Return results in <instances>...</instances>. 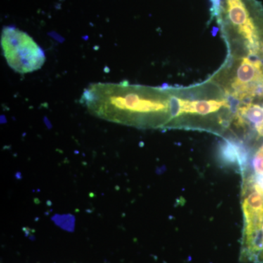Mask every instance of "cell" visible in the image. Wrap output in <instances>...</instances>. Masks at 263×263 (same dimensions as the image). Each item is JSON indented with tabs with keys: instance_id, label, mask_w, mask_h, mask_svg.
Here are the masks:
<instances>
[{
	"instance_id": "cell-1",
	"label": "cell",
	"mask_w": 263,
	"mask_h": 263,
	"mask_svg": "<svg viewBox=\"0 0 263 263\" xmlns=\"http://www.w3.org/2000/svg\"><path fill=\"white\" fill-rule=\"evenodd\" d=\"M1 46L8 65L18 73L40 70L46 62L42 48L27 33L15 27L3 29Z\"/></svg>"
},
{
	"instance_id": "cell-2",
	"label": "cell",
	"mask_w": 263,
	"mask_h": 263,
	"mask_svg": "<svg viewBox=\"0 0 263 263\" xmlns=\"http://www.w3.org/2000/svg\"><path fill=\"white\" fill-rule=\"evenodd\" d=\"M262 63L258 57L249 54L243 58L232 84V94L239 100L263 97Z\"/></svg>"
},
{
	"instance_id": "cell-3",
	"label": "cell",
	"mask_w": 263,
	"mask_h": 263,
	"mask_svg": "<svg viewBox=\"0 0 263 263\" xmlns=\"http://www.w3.org/2000/svg\"><path fill=\"white\" fill-rule=\"evenodd\" d=\"M226 3L228 18L237 27L238 32L247 40L249 51H257L261 44L257 27L243 0H226Z\"/></svg>"
},
{
	"instance_id": "cell-4",
	"label": "cell",
	"mask_w": 263,
	"mask_h": 263,
	"mask_svg": "<svg viewBox=\"0 0 263 263\" xmlns=\"http://www.w3.org/2000/svg\"><path fill=\"white\" fill-rule=\"evenodd\" d=\"M248 155L245 147L238 142L224 141L219 148L221 160L228 164H238L241 171L248 166Z\"/></svg>"
},
{
	"instance_id": "cell-5",
	"label": "cell",
	"mask_w": 263,
	"mask_h": 263,
	"mask_svg": "<svg viewBox=\"0 0 263 263\" xmlns=\"http://www.w3.org/2000/svg\"><path fill=\"white\" fill-rule=\"evenodd\" d=\"M235 121L240 127L249 126L256 129L263 124V108L259 105L247 104L238 109Z\"/></svg>"
},
{
	"instance_id": "cell-6",
	"label": "cell",
	"mask_w": 263,
	"mask_h": 263,
	"mask_svg": "<svg viewBox=\"0 0 263 263\" xmlns=\"http://www.w3.org/2000/svg\"><path fill=\"white\" fill-rule=\"evenodd\" d=\"M222 107L228 108L226 100H202V101H189L183 100V114H193L199 115H207L218 111Z\"/></svg>"
},
{
	"instance_id": "cell-7",
	"label": "cell",
	"mask_w": 263,
	"mask_h": 263,
	"mask_svg": "<svg viewBox=\"0 0 263 263\" xmlns=\"http://www.w3.org/2000/svg\"><path fill=\"white\" fill-rule=\"evenodd\" d=\"M183 101L182 99H180L177 97H170L168 99L169 114L171 118L179 117L182 115Z\"/></svg>"
},
{
	"instance_id": "cell-8",
	"label": "cell",
	"mask_w": 263,
	"mask_h": 263,
	"mask_svg": "<svg viewBox=\"0 0 263 263\" xmlns=\"http://www.w3.org/2000/svg\"><path fill=\"white\" fill-rule=\"evenodd\" d=\"M256 131L257 132L259 136L263 137V124H261L259 127L256 129Z\"/></svg>"
}]
</instances>
